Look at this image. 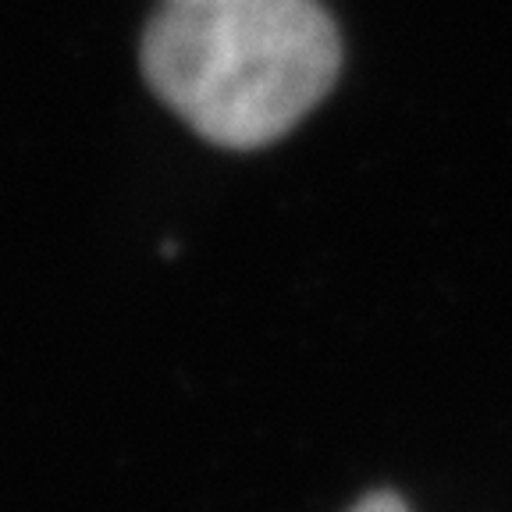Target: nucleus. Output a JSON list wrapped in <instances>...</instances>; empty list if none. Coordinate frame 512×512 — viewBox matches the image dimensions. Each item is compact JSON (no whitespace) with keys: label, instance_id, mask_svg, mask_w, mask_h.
Masks as SVG:
<instances>
[{"label":"nucleus","instance_id":"nucleus-1","mask_svg":"<svg viewBox=\"0 0 512 512\" xmlns=\"http://www.w3.org/2000/svg\"><path fill=\"white\" fill-rule=\"evenodd\" d=\"M139 64L192 132L256 150L331 93L342 43L317 0L168 4L146 25Z\"/></svg>","mask_w":512,"mask_h":512},{"label":"nucleus","instance_id":"nucleus-2","mask_svg":"<svg viewBox=\"0 0 512 512\" xmlns=\"http://www.w3.org/2000/svg\"><path fill=\"white\" fill-rule=\"evenodd\" d=\"M349 512H409V509L399 495H392V491H374V495L360 498Z\"/></svg>","mask_w":512,"mask_h":512},{"label":"nucleus","instance_id":"nucleus-3","mask_svg":"<svg viewBox=\"0 0 512 512\" xmlns=\"http://www.w3.org/2000/svg\"><path fill=\"white\" fill-rule=\"evenodd\" d=\"M168 4H224V0H168Z\"/></svg>","mask_w":512,"mask_h":512}]
</instances>
